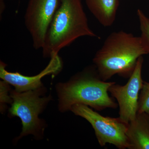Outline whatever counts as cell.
I'll use <instances>...</instances> for the list:
<instances>
[{"mask_svg":"<svg viewBox=\"0 0 149 149\" xmlns=\"http://www.w3.org/2000/svg\"><path fill=\"white\" fill-rule=\"evenodd\" d=\"M137 15L140 24L141 42L148 54H149V18L140 9L137 10Z\"/></svg>","mask_w":149,"mask_h":149,"instance_id":"obj_11","label":"cell"},{"mask_svg":"<svg viewBox=\"0 0 149 149\" xmlns=\"http://www.w3.org/2000/svg\"><path fill=\"white\" fill-rule=\"evenodd\" d=\"M6 64L0 62V77L4 81L13 85L15 91L19 93L35 90L42 88V79L49 74H56L62 68L61 59L58 54L51 58L49 63L39 74L33 76H27L18 72H10L6 69Z\"/></svg>","mask_w":149,"mask_h":149,"instance_id":"obj_8","label":"cell"},{"mask_svg":"<svg viewBox=\"0 0 149 149\" xmlns=\"http://www.w3.org/2000/svg\"><path fill=\"white\" fill-rule=\"evenodd\" d=\"M143 62L142 56L138 59L135 69L125 85H120L115 83L108 89V92L118 102L119 117L127 123L133 120L138 113L139 95L144 82L142 77Z\"/></svg>","mask_w":149,"mask_h":149,"instance_id":"obj_7","label":"cell"},{"mask_svg":"<svg viewBox=\"0 0 149 149\" xmlns=\"http://www.w3.org/2000/svg\"><path fill=\"white\" fill-rule=\"evenodd\" d=\"M9 83L6 81H1L0 82V101H1V111L3 112L5 109L6 104L12 103L13 99L10 95H9V91L10 90Z\"/></svg>","mask_w":149,"mask_h":149,"instance_id":"obj_13","label":"cell"},{"mask_svg":"<svg viewBox=\"0 0 149 149\" xmlns=\"http://www.w3.org/2000/svg\"><path fill=\"white\" fill-rule=\"evenodd\" d=\"M5 0H0V14L1 17L5 9Z\"/></svg>","mask_w":149,"mask_h":149,"instance_id":"obj_14","label":"cell"},{"mask_svg":"<svg viewBox=\"0 0 149 149\" xmlns=\"http://www.w3.org/2000/svg\"><path fill=\"white\" fill-rule=\"evenodd\" d=\"M44 92L42 88L22 93L11 91L13 101L9 114L11 117L18 116L22 123V130L18 139L29 134L38 138L42 135L44 124L39 115L52 99L50 96L41 97Z\"/></svg>","mask_w":149,"mask_h":149,"instance_id":"obj_4","label":"cell"},{"mask_svg":"<svg viewBox=\"0 0 149 149\" xmlns=\"http://www.w3.org/2000/svg\"><path fill=\"white\" fill-rule=\"evenodd\" d=\"M145 112L149 115V83L144 81L140 91L138 113Z\"/></svg>","mask_w":149,"mask_h":149,"instance_id":"obj_12","label":"cell"},{"mask_svg":"<svg viewBox=\"0 0 149 149\" xmlns=\"http://www.w3.org/2000/svg\"><path fill=\"white\" fill-rule=\"evenodd\" d=\"M129 149H149V115L138 113L126 131Z\"/></svg>","mask_w":149,"mask_h":149,"instance_id":"obj_9","label":"cell"},{"mask_svg":"<svg viewBox=\"0 0 149 149\" xmlns=\"http://www.w3.org/2000/svg\"><path fill=\"white\" fill-rule=\"evenodd\" d=\"M70 110L91 123L101 146L109 143L118 149H128L129 143L126 135L128 123L123 121L120 117H105L88 106L81 104L73 105Z\"/></svg>","mask_w":149,"mask_h":149,"instance_id":"obj_5","label":"cell"},{"mask_svg":"<svg viewBox=\"0 0 149 149\" xmlns=\"http://www.w3.org/2000/svg\"><path fill=\"white\" fill-rule=\"evenodd\" d=\"M146 54L140 37L120 31L108 36L93 62L100 77L106 81L116 74L130 77L139 58Z\"/></svg>","mask_w":149,"mask_h":149,"instance_id":"obj_1","label":"cell"},{"mask_svg":"<svg viewBox=\"0 0 149 149\" xmlns=\"http://www.w3.org/2000/svg\"><path fill=\"white\" fill-rule=\"evenodd\" d=\"M84 36L97 37L90 28L82 0H61L46 34L43 56L51 58Z\"/></svg>","mask_w":149,"mask_h":149,"instance_id":"obj_2","label":"cell"},{"mask_svg":"<svg viewBox=\"0 0 149 149\" xmlns=\"http://www.w3.org/2000/svg\"><path fill=\"white\" fill-rule=\"evenodd\" d=\"M115 82L102 80L95 73L85 71L67 83L57 85L59 109L62 112L70 110L73 105L81 104L97 111L116 109L117 104L108 94L109 87Z\"/></svg>","mask_w":149,"mask_h":149,"instance_id":"obj_3","label":"cell"},{"mask_svg":"<svg viewBox=\"0 0 149 149\" xmlns=\"http://www.w3.org/2000/svg\"><path fill=\"white\" fill-rule=\"evenodd\" d=\"M61 0H29L24 14V24L33 46L42 49L46 34Z\"/></svg>","mask_w":149,"mask_h":149,"instance_id":"obj_6","label":"cell"},{"mask_svg":"<svg viewBox=\"0 0 149 149\" xmlns=\"http://www.w3.org/2000/svg\"><path fill=\"white\" fill-rule=\"evenodd\" d=\"M91 13L104 27L111 26L115 21L119 0H85Z\"/></svg>","mask_w":149,"mask_h":149,"instance_id":"obj_10","label":"cell"}]
</instances>
